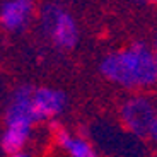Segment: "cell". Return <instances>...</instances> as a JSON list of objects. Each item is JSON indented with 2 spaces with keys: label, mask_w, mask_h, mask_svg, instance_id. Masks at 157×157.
<instances>
[{
  "label": "cell",
  "mask_w": 157,
  "mask_h": 157,
  "mask_svg": "<svg viewBox=\"0 0 157 157\" xmlns=\"http://www.w3.org/2000/svg\"><path fill=\"white\" fill-rule=\"evenodd\" d=\"M55 138L58 145L65 149V152L70 157H98V152L92 147L89 140H86L80 135H72L68 130L55 125Z\"/></svg>",
  "instance_id": "7"
},
{
  "label": "cell",
  "mask_w": 157,
  "mask_h": 157,
  "mask_svg": "<svg viewBox=\"0 0 157 157\" xmlns=\"http://www.w3.org/2000/svg\"><path fill=\"white\" fill-rule=\"evenodd\" d=\"M154 46H155V50H157V31H155V34H154Z\"/></svg>",
  "instance_id": "13"
},
{
  "label": "cell",
  "mask_w": 157,
  "mask_h": 157,
  "mask_svg": "<svg viewBox=\"0 0 157 157\" xmlns=\"http://www.w3.org/2000/svg\"><path fill=\"white\" fill-rule=\"evenodd\" d=\"M5 125H7V128H5L4 135H2L0 145H2V150H4V152H7L12 155V154L21 152L22 147L26 145L33 123L10 121V123H5Z\"/></svg>",
  "instance_id": "8"
},
{
  "label": "cell",
  "mask_w": 157,
  "mask_h": 157,
  "mask_svg": "<svg viewBox=\"0 0 157 157\" xmlns=\"http://www.w3.org/2000/svg\"><path fill=\"white\" fill-rule=\"evenodd\" d=\"M67 106V96L58 89L38 87L31 94V113L34 121H43L60 114Z\"/></svg>",
  "instance_id": "4"
},
{
  "label": "cell",
  "mask_w": 157,
  "mask_h": 157,
  "mask_svg": "<svg viewBox=\"0 0 157 157\" xmlns=\"http://www.w3.org/2000/svg\"><path fill=\"white\" fill-rule=\"evenodd\" d=\"M147 137L157 145V111H155V116H154V121H152V125H150V130H149V135H147Z\"/></svg>",
  "instance_id": "9"
},
{
  "label": "cell",
  "mask_w": 157,
  "mask_h": 157,
  "mask_svg": "<svg viewBox=\"0 0 157 157\" xmlns=\"http://www.w3.org/2000/svg\"><path fill=\"white\" fill-rule=\"evenodd\" d=\"M34 16V0H5L0 9V22L5 31L21 33Z\"/></svg>",
  "instance_id": "5"
},
{
  "label": "cell",
  "mask_w": 157,
  "mask_h": 157,
  "mask_svg": "<svg viewBox=\"0 0 157 157\" xmlns=\"http://www.w3.org/2000/svg\"><path fill=\"white\" fill-rule=\"evenodd\" d=\"M10 157H29L28 154H24V152H17V154H12Z\"/></svg>",
  "instance_id": "12"
},
{
  "label": "cell",
  "mask_w": 157,
  "mask_h": 157,
  "mask_svg": "<svg viewBox=\"0 0 157 157\" xmlns=\"http://www.w3.org/2000/svg\"><path fill=\"white\" fill-rule=\"evenodd\" d=\"M34 87L22 86L12 94V99L9 102L7 113H5V123L10 121H28L34 123L31 113V94Z\"/></svg>",
  "instance_id": "6"
},
{
  "label": "cell",
  "mask_w": 157,
  "mask_h": 157,
  "mask_svg": "<svg viewBox=\"0 0 157 157\" xmlns=\"http://www.w3.org/2000/svg\"><path fill=\"white\" fill-rule=\"evenodd\" d=\"M137 4H145V5H154L157 4V0H135Z\"/></svg>",
  "instance_id": "10"
},
{
  "label": "cell",
  "mask_w": 157,
  "mask_h": 157,
  "mask_svg": "<svg viewBox=\"0 0 157 157\" xmlns=\"http://www.w3.org/2000/svg\"><path fill=\"white\" fill-rule=\"evenodd\" d=\"M157 111V101L147 92H137L126 98L120 106V121L125 132L137 138L149 135L150 125Z\"/></svg>",
  "instance_id": "3"
},
{
  "label": "cell",
  "mask_w": 157,
  "mask_h": 157,
  "mask_svg": "<svg viewBox=\"0 0 157 157\" xmlns=\"http://www.w3.org/2000/svg\"><path fill=\"white\" fill-rule=\"evenodd\" d=\"M39 24L51 44L60 50H72L78 43L77 22L63 5L44 4L39 12Z\"/></svg>",
  "instance_id": "2"
},
{
  "label": "cell",
  "mask_w": 157,
  "mask_h": 157,
  "mask_svg": "<svg viewBox=\"0 0 157 157\" xmlns=\"http://www.w3.org/2000/svg\"><path fill=\"white\" fill-rule=\"evenodd\" d=\"M154 67H155V78H157V50H154Z\"/></svg>",
  "instance_id": "11"
},
{
  "label": "cell",
  "mask_w": 157,
  "mask_h": 157,
  "mask_svg": "<svg viewBox=\"0 0 157 157\" xmlns=\"http://www.w3.org/2000/svg\"><path fill=\"white\" fill-rule=\"evenodd\" d=\"M99 70L109 82L130 90H147L157 86L154 50L142 41L111 51L102 58Z\"/></svg>",
  "instance_id": "1"
}]
</instances>
